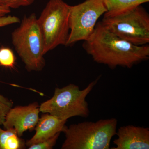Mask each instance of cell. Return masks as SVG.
Returning a JSON list of instances; mask_svg holds the SVG:
<instances>
[{"label": "cell", "mask_w": 149, "mask_h": 149, "mask_svg": "<svg viewBox=\"0 0 149 149\" xmlns=\"http://www.w3.org/2000/svg\"><path fill=\"white\" fill-rule=\"evenodd\" d=\"M83 48L94 61L111 68H131L149 57L148 45L136 46L123 40L107 29L101 22L97 23Z\"/></svg>", "instance_id": "1"}, {"label": "cell", "mask_w": 149, "mask_h": 149, "mask_svg": "<svg viewBox=\"0 0 149 149\" xmlns=\"http://www.w3.org/2000/svg\"><path fill=\"white\" fill-rule=\"evenodd\" d=\"M116 118L84 121L65 126L62 149H109L117 131Z\"/></svg>", "instance_id": "2"}, {"label": "cell", "mask_w": 149, "mask_h": 149, "mask_svg": "<svg viewBox=\"0 0 149 149\" xmlns=\"http://www.w3.org/2000/svg\"><path fill=\"white\" fill-rule=\"evenodd\" d=\"M11 34L12 42L28 72L42 71L46 64L42 37L35 13L25 15Z\"/></svg>", "instance_id": "3"}, {"label": "cell", "mask_w": 149, "mask_h": 149, "mask_svg": "<svg viewBox=\"0 0 149 149\" xmlns=\"http://www.w3.org/2000/svg\"><path fill=\"white\" fill-rule=\"evenodd\" d=\"M99 79L98 77L82 90L74 84L56 88L53 97L40 105V111L65 120L74 116L88 117L90 110L86 97Z\"/></svg>", "instance_id": "4"}, {"label": "cell", "mask_w": 149, "mask_h": 149, "mask_svg": "<svg viewBox=\"0 0 149 149\" xmlns=\"http://www.w3.org/2000/svg\"><path fill=\"white\" fill-rule=\"evenodd\" d=\"M70 6L63 0H49L37 18L44 55L58 46H66L70 32Z\"/></svg>", "instance_id": "5"}, {"label": "cell", "mask_w": 149, "mask_h": 149, "mask_svg": "<svg viewBox=\"0 0 149 149\" xmlns=\"http://www.w3.org/2000/svg\"><path fill=\"white\" fill-rule=\"evenodd\" d=\"M101 22L110 32L133 45L149 44V15L141 5L115 16L104 17Z\"/></svg>", "instance_id": "6"}, {"label": "cell", "mask_w": 149, "mask_h": 149, "mask_svg": "<svg viewBox=\"0 0 149 149\" xmlns=\"http://www.w3.org/2000/svg\"><path fill=\"white\" fill-rule=\"evenodd\" d=\"M106 11L103 0H85L79 4L70 6V32L66 46L88 40L98 19Z\"/></svg>", "instance_id": "7"}, {"label": "cell", "mask_w": 149, "mask_h": 149, "mask_svg": "<svg viewBox=\"0 0 149 149\" xmlns=\"http://www.w3.org/2000/svg\"><path fill=\"white\" fill-rule=\"evenodd\" d=\"M40 105L36 102L12 107L6 116L3 125L5 129L13 128L21 137L27 130H34L40 119Z\"/></svg>", "instance_id": "8"}, {"label": "cell", "mask_w": 149, "mask_h": 149, "mask_svg": "<svg viewBox=\"0 0 149 149\" xmlns=\"http://www.w3.org/2000/svg\"><path fill=\"white\" fill-rule=\"evenodd\" d=\"M113 149H149V128L129 125L118 128Z\"/></svg>", "instance_id": "9"}, {"label": "cell", "mask_w": 149, "mask_h": 149, "mask_svg": "<svg viewBox=\"0 0 149 149\" xmlns=\"http://www.w3.org/2000/svg\"><path fill=\"white\" fill-rule=\"evenodd\" d=\"M35 128V135L26 142L27 148L49 139L58 133L63 132L67 120H61L54 116L43 113Z\"/></svg>", "instance_id": "10"}, {"label": "cell", "mask_w": 149, "mask_h": 149, "mask_svg": "<svg viewBox=\"0 0 149 149\" xmlns=\"http://www.w3.org/2000/svg\"><path fill=\"white\" fill-rule=\"evenodd\" d=\"M107 9L104 17H111L123 13L148 2L149 0H103Z\"/></svg>", "instance_id": "11"}, {"label": "cell", "mask_w": 149, "mask_h": 149, "mask_svg": "<svg viewBox=\"0 0 149 149\" xmlns=\"http://www.w3.org/2000/svg\"><path fill=\"white\" fill-rule=\"evenodd\" d=\"M26 147V142L19 137L14 129L0 128V149H23Z\"/></svg>", "instance_id": "12"}, {"label": "cell", "mask_w": 149, "mask_h": 149, "mask_svg": "<svg viewBox=\"0 0 149 149\" xmlns=\"http://www.w3.org/2000/svg\"><path fill=\"white\" fill-rule=\"evenodd\" d=\"M15 64V56L13 51L8 47L0 48V66L13 68Z\"/></svg>", "instance_id": "13"}, {"label": "cell", "mask_w": 149, "mask_h": 149, "mask_svg": "<svg viewBox=\"0 0 149 149\" xmlns=\"http://www.w3.org/2000/svg\"><path fill=\"white\" fill-rule=\"evenodd\" d=\"M13 105V102L11 100L0 94V126L3 125L6 116Z\"/></svg>", "instance_id": "14"}, {"label": "cell", "mask_w": 149, "mask_h": 149, "mask_svg": "<svg viewBox=\"0 0 149 149\" xmlns=\"http://www.w3.org/2000/svg\"><path fill=\"white\" fill-rule=\"evenodd\" d=\"M35 0H0V6L16 9L32 5Z\"/></svg>", "instance_id": "15"}, {"label": "cell", "mask_w": 149, "mask_h": 149, "mask_svg": "<svg viewBox=\"0 0 149 149\" xmlns=\"http://www.w3.org/2000/svg\"><path fill=\"white\" fill-rule=\"evenodd\" d=\"M61 133L56 134L55 135L47 139L45 141L32 145L28 147L29 149H52L55 146Z\"/></svg>", "instance_id": "16"}, {"label": "cell", "mask_w": 149, "mask_h": 149, "mask_svg": "<svg viewBox=\"0 0 149 149\" xmlns=\"http://www.w3.org/2000/svg\"><path fill=\"white\" fill-rule=\"evenodd\" d=\"M20 20L15 16H4L0 17V27H5L10 24L20 23Z\"/></svg>", "instance_id": "17"}, {"label": "cell", "mask_w": 149, "mask_h": 149, "mask_svg": "<svg viewBox=\"0 0 149 149\" xmlns=\"http://www.w3.org/2000/svg\"><path fill=\"white\" fill-rule=\"evenodd\" d=\"M10 9L6 7L0 6V17L6 16L7 14L10 13Z\"/></svg>", "instance_id": "18"}]
</instances>
